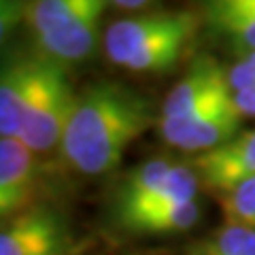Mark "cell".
I'll return each instance as SVG.
<instances>
[{"label":"cell","instance_id":"cell-1","mask_svg":"<svg viewBox=\"0 0 255 255\" xmlns=\"http://www.w3.org/2000/svg\"><path fill=\"white\" fill-rule=\"evenodd\" d=\"M157 119L140 92L117 81H98L77 96L62 138V155L70 168L87 177L113 172L134 140Z\"/></svg>","mask_w":255,"mask_h":255},{"label":"cell","instance_id":"cell-2","mask_svg":"<svg viewBox=\"0 0 255 255\" xmlns=\"http://www.w3.org/2000/svg\"><path fill=\"white\" fill-rule=\"evenodd\" d=\"M198 30L191 11H153L113 21L102 45L111 64L130 73H166L177 64Z\"/></svg>","mask_w":255,"mask_h":255},{"label":"cell","instance_id":"cell-3","mask_svg":"<svg viewBox=\"0 0 255 255\" xmlns=\"http://www.w3.org/2000/svg\"><path fill=\"white\" fill-rule=\"evenodd\" d=\"M200 177L194 166L174 164L157 155L138 164L119 183L113 200V217L117 226L140 213L164 206L198 200Z\"/></svg>","mask_w":255,"mask_h":255},{"label":"cell","instance_id":"cell-4","mask_svg":"<svg viewBox=\"0 0 255 255\" xmlns=\"http://www.w3.org/2000/svg\"><path fill=\"white\" fill-rule=\"evenodd\" d=\"M36 58L38 70L34 96H32L19 140L36 155H43L62 145L79 94L70 85L66 68L41 55Z\"/></svg>","mask_w":255,"mask_h":255},{"label":"cell","instance_id":"cell-5","mask_svg":"<svg viewBox=\"0 0 255 255\" xmlns=\"http://www.w3.org/2000/svg\"><path fill=\"white\" fill-rule=\"evenodd\" d=\"M243 115L236 109L234 94L219 98L181 119H157L159 136L170 147L185 153H209L241 134Z\"/></svg>","mask_w":255,"mask_h":255},{"label":"cell","instance_id":"cell-6","mask_svg":"<svg viewBox=\"0 0 255 255\" xmlns=\"http://www.w3.org/2000/svg\"><path fill=\"white\" fill-rule=\"evenodd\" d=\"M81 251L66 219L41 204L9 219L0 232V255H81Z\"/></svg>","mask_w":255,"mask_h":255},{"label":"cell","instance_id":"cell-7","mask_svg":"<svg viewBox=\"0 0 255 255\" xmlns=\"http://www.w3.org/2000/svg\"><path fill=\"white\" fill-rule=\"evenodd\" d=\"M38 162L19 138H0V217L9 221L38 206Z\"/></svg>","mask_w":255,"mask_h":255},{"label":"cell","instance_id":"cell-8","mask_svg":"<svg viewBox=\"0 0 255 255\" xmlns=\"http://www.w3.org/2000/svg\"><path fill=\"white\" fill-rule=\"evenodd\" d=\"M234 94L228 83V70H223L209 55H200L191 62V66L181 81L172 87L162 105V119H181L191 115L211 102Z\"/></svg>","mask_w":255,"mask_h":255},{"label":"cell","instance_id":"cell-9","mask_svg":"<svg viewBox=\"0 0 255 255\" xmlns=\"http://www.w3.org/2000/svg\"><path fill=\"white\" fill-rule=\"evenodd\" d=\"M194 170L202 185L215 194H223L255 179V128L236 134L232 140L209 153L196 155Z\"/></svg>","mask_w":255,"mask_h":255},{"label":"cell","instance_id":"cell-10","mask_svg":"<svg viewBox=\"0 0 255 255\" xmlns=\"http://www.w3.org/2000/svg\"><path fill=\"white\" fill-rule=\"evenodd\" d=\"M38 58L19 55L4 62L0 73V138H19L36 85Z\"/></svg>","mask_w":255,"mask_h":255},{"label":"cell","instance_id":"cell-11","mask_svg":"<svg viewBox=\"0 0 255 255\" xmlns=\"http://www.w3.org/2000/svg\"><path fill=\"white\" fill-rule=\"evenodd\" d=\"M100 21L102 13L90 15L85 19L68 23L64 28L32 36L34 53L45 60L66 68V64H79L87 60L100 43Z\"/></svg>","mask_w":255,"mask_h":255},{"label":"cell","instance_id":"cell-12","mask_svg":"<svg viewBox=\"0 0 255 255\" xmlns=\"http://www.w3.org/2000/svg\"><path fill=\"white\" fill-rule=\"evenodd\" d=\"M204 23L243 55L255 53V0H213L204 4Z\"/></svg>","mask_w":255,"mask_h":255},{"label":"cell","instance_id":"cell-13","mask_svg":"<svg viewBox=\"0 0 255 255\" xmlns=\"http://www.w3.org/2000/svg\"><path fill=\"white\" fill-rule=\"evenodd\" d=\"M105 0H38L23 6V23L32 30V36L64 28L68 23L85 19L96 13H105Z\"/></svg>","mask_w":255,"mask_h":255},{"label":"cell","instance_id":"cell-14","mask_svg":"<svg viewBox=\"0 0 255 255\" xmlns=\"http://www.w3.org/2000/svg\"><path fill=\"white\" fill-rule=\"evenodd\" d=\"M200 204L198 200L164 206V209H153L140 213L136 217L124 221L122 228L128 234H181L189 232L191 228L200 221Z\"/></svg>","mask_w":255,"mask_h":255},{"label":"cell","instance_id":"cell-15","mask_svg":"<svg viewBox=\"0 0 255 255\" xmlns=\"http://www.w3.org/2000/svg\"><path fill=\"white\" fill-rule=\"evenodd\" d=\"M191 255H255V230L226 221L217 232L198 243Z\"/></svg>","mask_w":255,"mask_h":255},{"label":"cell","instance_id":"cell-16","mask_svg":"<svg viewBox=\"0 0 255 255\" xmlns=\"http://www.w3.org/2000/svg\"><path fill=\"white\" fill-rule=\"evenodd\" d=\"M215 196H217V202L228 223L255 230V179L245 181L234 189Z\"/></svg>","mask_w":255,"mask_h":255},{"label":"cell","instance_id":"cell-17","mask_svg":"<svg viewBox=\"0 0 255 255\" xmlns=\"http://www.w3.org/2000/svg\"><path fill=\"white\" fill-rule=\"evenodd\" d=\"M228 83L234 94L255 87V53L243 55L232 68H228Z\"/></svg>","mask_w":255,"mask_h":255},{"label":"cell","instance_id":"cell-18","mask_svg":"<svg viewBox=\"0 0 255 255\" xmlns=\"http://www.w3.org/2000/svg\"><path fill=\"white\" fill-rule=\"evenodd\" d=\"M234 102L243 117H255V87L245 90V92H236Z\"/></svg>","mask_w":255,"mask_h":255},{"label":"cell","instance_id":"cell-19","mask_svg":"<svg viewBox=\"0 0 255 255\" xmlns=\"http://www.w3.org/2000/svg\"><path fill=\"white\" fill-rule=\"evenodd\" d=\"M113 6H119V9H130V11H134V9H142V6H147V2H111Z\"/></svg>","mask_w":255,"mask_h":255},{"label":"cell","instance_id":"cell-20","mask_svg":"<svg viewBox=\"0 0 255 255\" xmlns=\"http://www.w3.org/2000/svg\"><path fill=\"white\" fill-rule=\"evenodd\" d=\"M132 255H145V253H132Z\"/></svg>","mask_w":255,"mask_h":255}]
</instances>
